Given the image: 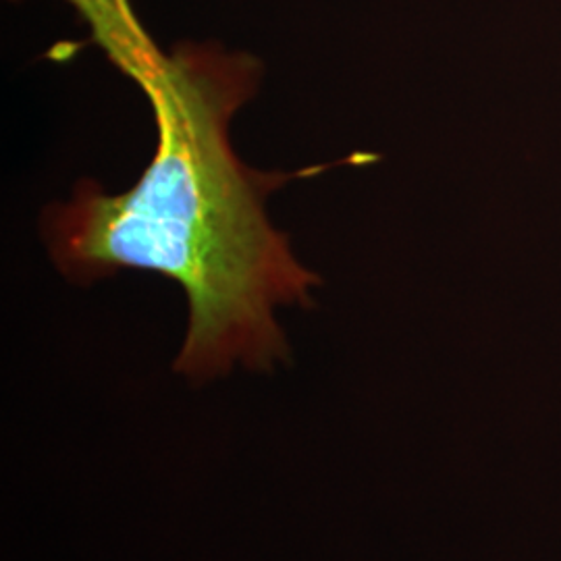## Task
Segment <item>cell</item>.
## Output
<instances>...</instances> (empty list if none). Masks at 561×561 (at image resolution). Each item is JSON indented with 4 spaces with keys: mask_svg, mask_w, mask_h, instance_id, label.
Instances as JSON below:
<instances>
[{
    "mask_svg": "<svg viewBox=\"0 0 561 561\" xmlns=\"http://www.w3.org/2000/svg\"><path fill=\"white\" fill-rule=\"evenodd\" d=\"M90 38L55 44L46 59H71L94 44L150 104L157 150L140 180L121 194L78 181L71 201L44 208L50 259L81 285L121 271L175 280L187 298V331L173 370L192 382L227 377L236 366L271 373L291 350L277 312L310 308L322 279L294 254L289 236L266 215L287 183L333 167L373 164L356 152L298 171H259L231 144V121L259 94L262 62L219 42H178L162 50L131 0H62Z\"/></svg>",
    "mask_w": 561,
    "mask_h": 561,
    "instance_id": "obj_1",
    "label": "cell"
}]
</instances>
